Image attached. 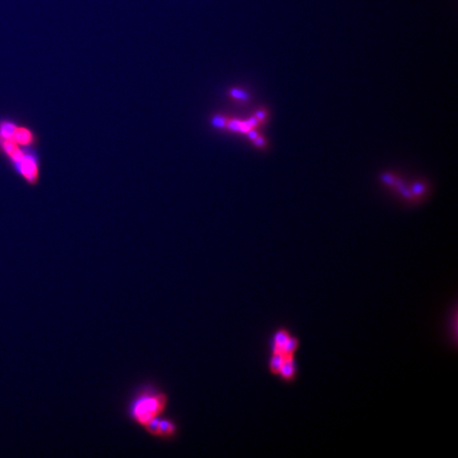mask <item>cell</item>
<instances>
[{"label": "cell", "instance_id": "cell-1", "mask_svg": "<svg viewBox=\"0 0 458 458\" xmlns=\"http://www.w3.org/2000/svg\"><path fill=\"white\" fill-rule=\"evenodd\" d=\"M40 144V136L31 126L12 118L0 119V157L28 187H36L41 181Z\"/></svg>", "mask_w": 458, "mask_h": 458}, {"label": "cell", "instance_id": "cell-2", "mask_svg": "<svg viewBox=\"0 0 458 458\" xmlns=\"http://www.w3.org/2000/svg\"><path fill=\"white\" fill-rule=\"evenodd\" d=\"M168 397L163 393H144L132 402L130 414L138 424L144 425L159 416L165 410Z\"/></svg>", "mask_w": 458, "mask_h": 458}, {"label": "cell", "instance_id": "cell-3", "mask_svg": "<svg viewBox=\"0 0 458 458\" xmlns=\"http://www.w3.org/2000/svg\"><path fill=\"white\" fill-rule=\"evenodd\" d=\"M297 372H298V368H297L296 356H286V358H285L284 362L282 364V366H281L278 375L284 382L291 383L296 378Z\"/></svg>", "mask_w": 458, "mask_h": 458}, {"label": "cell", "instance_id": "cell-4", "mask_svg": "<svg viewBox=\"0 0 458 458\" xmlns=\"http://www.w3.org/2000/svg\"><path fill=\"white\" fill-rule=\"evenodd\" d=\"M292 334L290 332L284 328L276 330L272 337V353L282 354V350L284 348L285 344L288 342V338H290Z\"/></svg>", "mask_w": 458, "mask_h": 458}, {"label": "cell", "instance_id": "cell-5", "mask_svg": "<svg viewBox=\"0 0 458 458\" xmlns=\"http://www.w3.org/2000/svg\"><path fill=\"white\" fill-rule=\"evenodd\" d=\"M286 356H284L280 353H272L271 358L269 359V371L274 375L278 374L281 366L284 362Z\"/></svg>", "mask_w": 458, "mask_h": 458}, {"label": "cell", "instance_id": "cell-6", "mask_svg": "<svg viewBox=\"0 0 458 458\" xmlns=\"http://www.w3.org/2000/svg\"><path fill=\"white\" fill-rule=\"evenodd\" d=\"M176 432V426L168 419L160 418V434L162 437H170Z\"/></svg>", "mask_w": 458, "mask_h": 458}, {"label": "cell", "instance_id": "cell-7", "mask_svg": "<svg viewBox=\"0 0 458 458\" xmlns=\"http://www.w3.org/2000/svg\"><path fill=\"white\" fill-rule=\"evenodd\" d=\"M300 347V340L296 336H291L282 350V354L286 356H296Z\"/></svg>", "mask_w": 458, "mask_h": 458}, {"label": "cell", "instance_id": "cell-8", "mask_svg": "<svg viewBox=\"0 0 458 458\" xmlns=\"http://www.w3.org/2000/svg\"><path fill=\"white\" fill-rule=\"evenodd\" d=\"M146 428V431L152 436H159L160 434V418L156 416L154 418L150 419L148 422H146L144 425Z\"/></svg>", "mask_w": 458, "mask_h": 458}, {"label": "cell", "instance_id": "cell-9", "mask_svg": "<svg viewBox=\"0 0 458 458\" xmlns=\"http://www.w3.org/2000/svg\"><path fill=\"white\" fill-rule=\"evenodd\" d=\"M230 95L232 96V98L241 101V102L249 100V95L247 92H244L243 90H238V88H232L230 90Z\"/></svg>", "mask_w": 458, "mask_h": 458}, {"label": "cell", "instance_id": "cell-10", "mask_svg": "<svg viewBox=\"0 0 458 458\" xmlns=\"http://www.w3.org/2000/svg\"><path fill=\"white\" fill-rule=\"evenodd\" d=\"M228 118H224L222 116H216L212 119V125L218 128H226V122Z\"/></svg>", "mask_w": 458, "mask_h": 458}, {"label": "cell", "instance_id": "cell-11", "mask_svg": "<svg viewBox=\"0 0 458 458\" xmlns=\"http://www.w3.org/2000/svg\"><path fill=\"white\" fill-rule=\"evenodd\" d=\"M252 142H253L254 146H256V147H260V148H262L263 146H265L266 144L265 140L262 136H259V135Z\"/></svg>", "mask_w": 458, "mask_h": 458}]
</instances>
